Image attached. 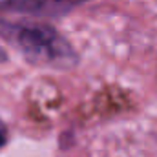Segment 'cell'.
<instances>
[{
    "mask_svg": "<svg viewBox=\"0 0 157 157\" xmlns=\"http://www.w3.org/2000/svg\"><path fill=\"white\" fill-rule=\"evenodd\" d=\"M2 60H6V53H4V51L0 49V62H2Z\"/></svg>",
    "mask_w": 157,
    "mask_h": 157,
    "instance_id": "cell-4",
    "label": "cell"
},
{
    "mask_svg": "<svg viewBox=\"0 0 157 157\" xmlns=\"http://www.w3.org/2000/svg\"><path fill=\"white\" fill-rule=\"evenodd\" d=\"M80 2L84 0H4L0 4V9L40 15V17H53V15L68 13Z\"/></svg>",
    "mask_w": 157,
    "mask_h": 157,
    "instance_id": "cell-2",
    "label": "cell"
},
{
    "mask_svg": "<svg viewBox=\"0 0 157 157\" xmlns=\"http://www.w3.org/2000/svg\"><path fill=\"white\" fill-rule=\"evenodd\" d=\"M15 40L31 62L42 64H68L75 60V55L68 42L49 26H24L15 28Z\"/></svg>",
    "mask_w": 157,
    "mask_h": 157,
    "instance_id": "cell-1",
    "label": "cell"
},
{
    "mask_svg": "<svg viewBox=\"0 0 157 157\" xmlns=\"http://www.w3.org/2000/svg\"><path fill=\"white\" fill-rule=\"evenodd\" d=\"M6 141H7V130H6L4 122L0 121V146H2V144H6Z\"/></svg>",
    "mask_w": 157,
    "mask_h": 157,
    "instance_id": "cell-3",
    "label": "cell"
}]
</instances>
